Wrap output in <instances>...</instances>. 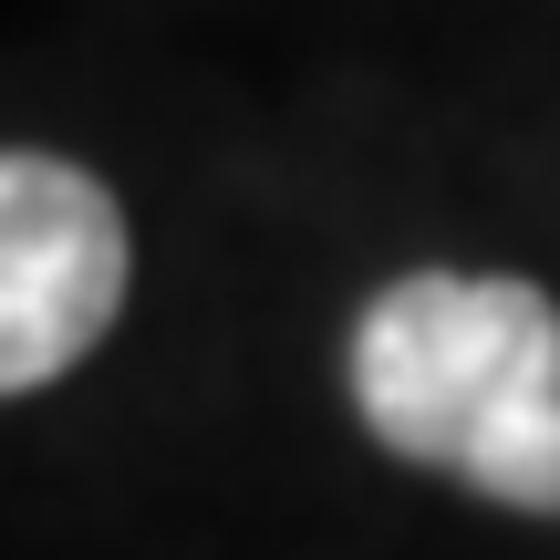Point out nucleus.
Returning a JSON list of instances; mask_svg holds the SVG:
<instances>
[{"mask_svg": "<svg viewBox=\"0 0 560 560\" xmlns=\"http://www.w3.org/2000/svg\"><path fill=\"white\" fill-rule=\"evenodd\" d=\"M353 416L374 446L560 520V301L488 270H405L353 322Z\"/></svg>", "mask_w": 560, "mask_h": 560, "instance_id": "1", "label": "nucleus"}, {"mask_svg": "<svg viewBox=\"0 0 560 560\" xmlns=\"http://www.w3.org/2000/svg\"><path fill=\"white\" fill-rule=\"evenodd\" d=\"M125 208L104 177L42 156V145H0V395H42L73 374L125 312Z\"/></svg>", "mask_w": 560, "mask_h": 560, "instance_id": "2", "label": "nucleus"}]
</instances>
